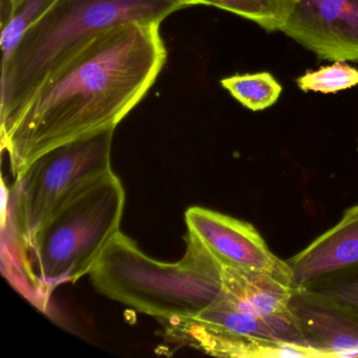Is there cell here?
<instances>
[{
	"mask_svg": "<svg viewBox=\"0 0 358 358\" xmlns=\"http://www.w3.org/2000/svg\"><path fill=\"white\" fill-rule=\"evenodd\" d=\"M160 24L131 22L106 31L41 85L1 140L14 180L49 150L116 129L141 102L166 62Z\"/></svg>",
	"mask_w": 358,
	"mask_h": 358,
	"instance_id": "obj_1",
	"label": "cell"
},
{
	"mask_svg": "<svg viewBox=\"0 0 358 358\" xmlns=\"http://www.w3.org/2000/svg\"><path fill=\"white\" fill-rule=\"evenodd\" d=\"M190 6L188 0H56L1 68V140L41 85L98 35L127 22L161 24Z\"/></svg>",
	"mask_w": 358,
	"mask_h": 358,
	"instance_id": "obj_2",
	"label": "cell"
},
{
	"mask_svg": "<svg viewBox=\"0 0 358 358\" xmlns=\"http://www.w3.org/2000/svg\"><path fill=\"white\" fill-rule=\"evenodd\" d=\"M125 190L114 173L87 183L37 230L22 255L3 261L11 284L45 310L60 285L90 274L120 230Z\"/></svg>",
	"mask_w": 358,
	"mask_h": 358,
	"instance_id": "obj_3",
	"label": "cell"
},
{
	"mask_svg": "<svg viewBox=\"0 0 358 358\" xmlns=\"http://www.w3.org/2000/svg\"><path fill=\"white\" fill-rule=\"evenodd\" d=\"M186 246L181 261L163 263L119 231L90 272L92 282L106 296L160 320L198 315L221 296L222 266L190 232Z\"/></svg>",
	"mask_w": 358,
	"mask_h": 358,
	"instance_id": "obj_4",
	"label": "cell"
},
{
	"mask_svg": "<svg viewBox=\"0 0 358 358\" xmlns=\"http://www.w3.org/2000/svg\"><path fill=\"white\" fill-rule=\"evenodd\" d=\"M115 129L53 148L14 180L5 199L3 259H17L41 225L90 182L112 171Z\"/></svg>",
	"mask_w": 358,
	"mask_h": 358,
	"instance_id": "obj_5",
	"label": "cell"
},
{
	"mask_svg": "<svg viewBox=\"0 0 358 358\" xmlns=\"http://www.w3.org/2000/svg\"><path fill=\"white\" fill-rule=\"evenodd\" d=\"M176 343L223 357H317L294 317L265 318L221 296L192 317L161 320Z\"/></svg>",
	"mask_w": 358,
	"mask_h": 358,
	"instance_id": "obj_6",
	"label": "cell"
},
{
	"mask_svg": "<svg viewBox=\"0 0 358 358\" xmlns=\"http://www.w3.org/2000/svg\"><path fill=\"white\" fill-rule=\"evenodd\" d=\"M185 221L188 232L202 242L222 267L264 272L294 286L290 266L270 250L251 224L203 207L187 209Z\"/></svg>",
	"mask_w": 358,
	"mask_h": 358,
	"instance_id": "obj_7",
	"label": "cell"
},
{
	"mask_svg": "<svg viewBox=\"0 0 358 358\" xmlns=\"http://www.w3.org/2000/svg\"><path fill=\"white\" fill-rule=\"evenodd\" d=\"M280 32L320 59L358 62V0H299Z\"/></svg>",
	"mask_w": 358,
	"mask_h": 358,
	"instance_id": "obj_8",
	"label": "cell"
},
{
	"mask_svg": "<svg viewBox=\"0 0 358 358\" xmlns=\"http://www.w3.org/2000/svg\"><path fill=\"white\" fill-rule=\"evenodd\" d=\"M290 309L320 357H358V315L313 288L295 287Z\"/></svg>",
	"mask_w": 358,
	"mask_h": 358,
	"instance_id": "obj_9",
	"label": "cell"
},
{
	"mask_svg": "<svg viewBox=\"0 0 358 358\" xmlns=\"http://www.w3.org/2000/svg\"><path fill=\"white\" fill-rule=\"evenodd\" d=\"M295 287L312 288L341 278L358 276V204L341 221L287 261Z\"/></svg>",
	"mask_w": 358,
	"mask_h": 358,
	"instance_id": "obj_10",
	"label": "cell"
},
{
	"mask_svg": "<svg viewBox=\"0 0 358 358\" xmlns=\"http://www.w3.org/2000/svg\"><path fill=\"white\" fill-rule=\"evenodd\" d=\"M222 288L232 303L253 315L292 316L290 303L295 287L271 274L222 267Z\"/></svg>",
	"mask_w": 358,
	"mask_h": 358,
	"instance_id": "obj_11",
	"label": "cell"
},
{
	"mask_svg": "<svg viewBox=\"0 0 358 358\" xmlns=\"http://www.w3.org/2000/svg\"><path fill=\"white\" fill-rule=\"evenodd\" d=\"M56 0H0L1 68L13 56L24 34Z\"/></svg>",
	"mask_w": 358,
	"mask_h": 358,
	"instance_id": "obj_12",
	"label": "cell"
},
{
	"mask_svg": "<svg viewBox=\"0 0 358 358\" xmlns=\"http://www.w3.org/2000/svg\"><path fill=\"white\" fill-rule=\"evenodd\" d=\"M221 85L236 101L252 112L274 106L282 92L280 83L268 72L226 77L222 79Z\"/></svg>",
	"mask_w": 358,
	"mask_h": 358,
	"instance_id": "obj_13",
	"label": "cell"
},
{
	"mask_svg": "<svg viewBox=\"0 0 358 358\" xmlns=\"http://www.w3.org/2000/svg\"><path fill=\"white\" fill-rule=\"evenodd\" d=\"M299 0H208L209 6L255 22L268 32L282 31Z\"/></svg>",
	"mask_w": 358,
	"mask_h": 358,
	"instance_id": "obj_14",
	"label": "cell"
},
{
	"mask_svg": "<svg viewBox=\"0 0 358 358\" xmlns=\"http://www.w3.org/2000/svg\"><path fill=\"white\" fill-rule=\"evenodd\" d=\"M297 87L305 93L335 94L358 85V69L335 62L318 70L307 71L297 78Z\"/></svg>",
	"mask_w": 358,
	"mask_h": 358,
	"instance_id": "obj_15",
	"label": "cell"
},
{
	"mask_svg": "<svg viewBox=\"0 0 358 358\" xmlns=\"http://www.w3.org/2000/svg\"><path fill=\"white\" fill-rule=\"evenodd\" d=\"M312 288L358 315V276L332 280Z\"/></svg>",
	"mask_w": 358,
	"mask_h": 358,
	"instance_id": "obj_16",
	"label": "cell"
},
{
	"mask_svg": "<svg viewBox=\"0 0 358 358\" xmlns=\"http://www.w3.org/2000/svg\"><path fill=\"white\" fill-rule=\"evenodd\" d=\"M192 6L203 5L209 6L208 0H188Z\"/></svg>",
	"mask_w": 358,
	"mask_h": 358,
	"instance_id": "obj_17",
	"label": "cell"
}]
</instances>
